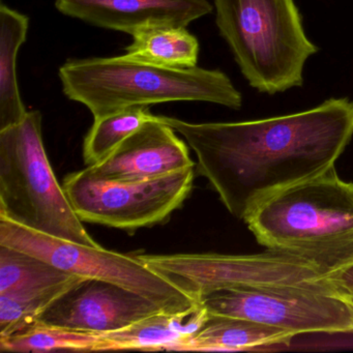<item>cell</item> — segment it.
<instances>
[{"mask_svg":"<svg viewBox=\"0 0 353 353\" xmlns=\"http://www.w3.org/2000/svg\"><path fill=\"white\" fill-rule=\"evenodd\" d=\"M197 157L229 212L245 219L276 194L332 169L353 137V101L332 98L292 114L239 123L160 117Z\"/></svg>","mask_w":353,"mask_h":353,"instance_id":"6da1fadb","label":"cell"},{"mask_svg":"<svg viewBox=\"0 0 353 353\" xmlns=\"http://www.w3.org/2000/svg\"><path fill=\"white\" fill-rule=\"evenodd\" d=\"M68 99L84 105L94 119L137 106L204 102L233 110L243 96L220 70L169 69L128 55L69 59L59 71Z\"/></svg>","mask_w":353,"mask_h":353,"instance_id":"7a4b0ae2","label":"cell"},{"mask_svg":"<svg viewBox=\"0 0 353 353\" xmlns=\"http://www.w3.org/2000/svg\"><path fill=\"white\" fill-rule=\"evenodd\" d=\"M243 222L266 249L334 265L353 256V183L332 167L268 198Z\"/></svg>","mask_w":353,"mask_h":353,"instance_id":"3957f363","label":"cell"},{"mask_svg":"<svg viewBox=\"0 0 353 353\" xmlns=\"http://www.w3.org/2000/svg\"><path fill=\"white\" fill-rule=\"evenodd\" d=\"M216 24L251 88L274 96L303 85L319 48L307 39L294 0H214Z\"/></svg>","mask_w":353,"mask_h":353,"instance_id":"277c9868","label":"cell"},{"mask_svg":"<svg viewBox=\"0 0 353 353\" xmlns=\"http://www.w3.org/2000/svg\"><path fill=\"white\" fill-rule=\"evenodd\" d=\"M42 113L0 131V218L51 236L99 247L59 185L45 150Z\"/></svg>","mask_w":353,"mask_h":353,"instance_id":"5b68a950","label":"cell"},{"mask_svg":"<svg viewBox=\"0 0 353 353\" xmlns=\"http://www.w3.org/2000/svg\"><path fill=\"white\" fill-rule=\"evenodd\" d=\"M199 303L210 314L261 322L295 336L353 332V305L326 283L229 287L205 293Z\"/></svg>","mask_w":353,"mask_h":353,"instance_id":"8992f818","label":"cell"},{"mask_svg":"<svg viewBox=\"0 0 353 353\" xmlns=\"http://www.w3.org/2000/svg\"><path fill=\"white\" fill-rule=\"evenodd\" d=\"M0 245L36 256L81 278L107 281L135 291L169 313L185 312L200 303L137 256L65 241L3 218Z\"/></svg>","mask_w":353,"mask_h":353,"instance_id":"52a82bcc","label":"cell"},{"mask_svg":"<svg viewBox=\"0 0 353 353\" xmlns=\"http://www.w3.org/2000/svg\"><path fill=\"white\" fill-rule=\"evenodd\" d=\"M154 272L199 301L205 293L237 286L326 283L332 266L313 258L268 250L258 254L137 255Z\"/></svg>","mask_w":353,"mask_h":353,"instance_id":"ba28073f","label":"cell"},{"mask_svg":"<svg viewBox=\"0 0 353 353\" xmlns=\"http://www.w3.org/2000/svg\"><path fill=\"white\" fill-rule=\"evenodd\" d=\"M194 177L192 167L146 181H114L85 168L68 175L63 187L82 222L133 233L167 222L189 197Z\"/></svg>","mask_w":353,"mask_h":353,"instance_id":"9c48e42d","label":"cell"},{"mask_svg":"<svg viewBox=\"0 0 353 353\" xmlns=\"http://www.w3.org/2000/svg\"><path fill=\"white\" fill-rule=\"evenodd\" d=\"M163 311L158 303L135 291L107 281L82 279L41 312L34 322L106 334Z\"/></svg>","mask_w":353,"mask_h":353,"instance_id":"30bf717a","label":"cell"},{"mask_svg":"<svg viewBox=\"0 0 353 353\" xmlns=\"http://www.w3.org/2000/svg\"><path fill=\"white\" fill-rule=\"evenodd\" d=\"M82 279L36 256L0 245V338L32 323Z\"/></svg>","mask_w":353,"mask_h":353,"instance_id":"8fae6325","label":"cell"},{"mask_svg":"<svg viewBox=\"0 0 353 353\" xmlns=\"http://www.w3.org/2000/svg\"><path fill=\"white\" fill-rule=\"evenodd\" d=\"M160 117L152 115L102 162L86 167L97 179L137 181L195 166L187 144Z\"/></svg>","mask_w":353,"mask_h":353,"instance_id":"7c38bea8","label":"cell"},{"mask_svg":"<svg viewBox=\"0 0 353 353\" xmlns=\"http://www.w3.org/2000/svg\"><path fill=\"white\" fill-rule=\"evenodd\" d=\"M55 7L63 15L130 36L156 26L187 28L214 10L208 0H57Z\"/></svg>","mask_w":353,"mask_h":353,"instance_id":"4fadbf2b","label":"cell"},{"mask_svg":"<svg viewBox=\"0 0 353 353\" xmlns=\"http://www.w3.org/2000/svg\"><path fill=\"white\" fill-rule=\"evenodd\" d=\"M208 315L205 307L199 303L179 313L160 312L102 334L110 344V350H183Z\"/></svg>","mask_w":353,"mask_h":353,"instance_id":"5bb4252c","label":"cell"},{"mask_svg":"<svg viewBox=\"0 0 353 353\" xmlns=\"http://www.w3.org/2000/svg\"><path fill=\"white\" fill-rule=\"evenodd\" d=\"M294 336L292 332L261 322L208 313L203 325L188 341L183 350H249L287 345Z\"/></svg>","mask_w":353,"mask_h":353,"instance_id":"9a60e30c","label":"cell"},{"mask_svg":"<svg viewBox=\"0 0 353 353\" xmlns=\"http://www.w3.org/2000/svg\"><path fill=\"white\" fill-rule=\"evenodd\" d=\"M30 18L0 3V131L17 125L28 114L17 79V57L28 38Z\"/></svg>","mask_w":353,"mask_h":353,"instance_id":"2e32d148","label":"cell"},{"mask_svg":"<svg viewBox=\"0 0 353 353\" xmlns=\"http://www.w3.org/2000/svg\"><path fill=\"white\" fill-rule=\"evenodd\" d=\"M125 55L144 63L169 68L192 69L197 67L200 45L187 28L156 26L132 36Z\"/></svg>","mask_w":353,"mask_h":353,"instance_id":"e0dca14e","label":"cell"},{"mask_svg":"<svg viewBox=\"0 0 353 353\" xmlns=\"http://www.w3.org/2000/svg\"><path fill=\"white\" fill-rule=\"evenodd\" d=\"M3 352H57L110 351L102 334L67 330L32 322L10 336L0 338Z\"/></svg>","mask_w":353,"mask_h":353,"instance_id":"ac0fdd59","label":"cell"},{"mask_svg":"<svg viewBox=\"0 0 353 353\" xmlns=\"http://www.w3.org/2000/svg\"><path fill=\"white\" fill-rule=\"evenodd\" d=\"M152 117L148 107L137 106L94 119L84 140L83 158L88 167L105 160Z\"/></svg>","mask_w":353,"mask_h":353,"instance_id":"d6986e66","label":"cell"},{"mask_svg":"<svg viewBox=\"0 0 353 353\" xmlns=\"http://www.w3.org/2000/svg\"><path fill=\"white\" fill-rule=\"evenodd\" d=\"M325 280L341 294H353V256L332 265L326 272Z\"/></svg>","mask_w":353,"mask_h":353,"instance_id":"ffe728a7","label":"cell"},{"mask_svg":"<svg viewBox=\"0 0 353 353\" xmlns=\"http://www.w3.org/2000/svg\"><path fill=\"white\" fill-rule=\"evenodd\" d=\"M346 296V299H348L349 303H351V305H353V294L351 295H345Z\"/></svg>","mask_w":353,"mask_h":353,"instance_id":"44dd1931","label":"cell"}]
</instances>
